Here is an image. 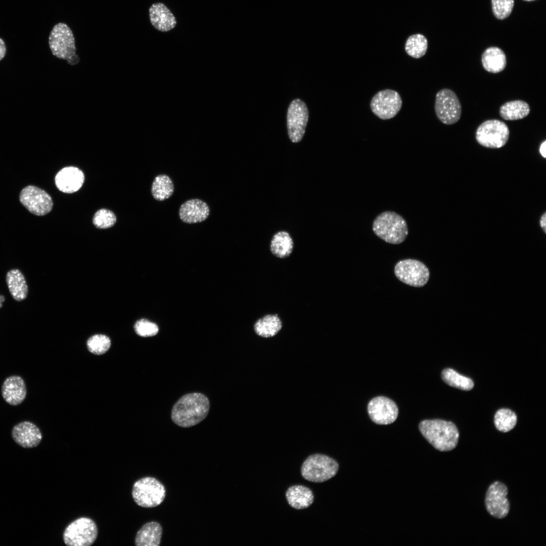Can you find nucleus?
Returning a JSON list of instances; mask_svg holds the SVG:
<instances>
[{
  "instance_id": "5",
  "label": "nucleus",
  "mask_w": 546,
  "mask_h": 546,
  "mask_svg": "<svg viewBox=\"0 0 546 546\" xmlns=\"http://www.w3.org/2000/svg\"><path fill=\"white\" fill-rule=\"evenodd\" d=\"M166 495L163 484L153 477H145L136 481L133 485L132 496L139 506L151 508L160 505Z\"/></svg>"
},
{
  "instance_id": "9",
  "label": "nucleus",
  "mask_w": 546,
  "mask_h": 546,
  "mask_svg": "<svg viewBox=\"0 0 546 546\" xmlns=\"http://www.w3.org/2000/svg\"><path fill=\"white\" fill-rule=\"evenodd\" d=\"M394 272L399 281L414 287L425 286L430 278V271L427 266L414 259L399 261L394 266Z\"/></svg>"
},
{
  "instance_id": "12",
  "label": "nucleus",
  "mask_w": 546,
  "mask_h": 546,
  "mask_svg": "<svg viewBox=\"0 0 546 546\" xmlns=\"http://www.w3.org/2000/svg\"><path fill=\"white\" fill-rule=\"evenodd\" d=\"M402 100L398 92L391 89L382 90L372 98L370 108L379 118L387 120L395 117L402 106Z\"/></svg>"
},
{
  "instance_id": "34",
  "label": "nucleus",
  "mask_w": 546,
  "mask_h": 546,
  "mask_svg": "<svg viewBox=\"0 0 546 546\" xmlns=\"http://www.w3.org/2000/svg\"><path fill=\"white\" fill-rule=\"evenodd\" d=\"M491 3L493 14L499 20L508 18L514 6V0H491Z\"/></svg>"
},
{
  "instance_id": "22",
  "label": "nucleus",
  "mask_w": 546,
  "mask_h": 546,
  "mask_svg": "<svg viewBox=\"0 0 546 546\" xmlns=\"http://www.w3.org/2000/svg\"><path fill=\"white\" fill-rule=\"evenodd\" d=\"M481 63L483 68L486 71L491 73H499L506 67V55L499 48L490 47L483 52Z\"/></svg>"
},
{
  "instance_id": "26",
  "label": "nucleus",
  "mask_w": 546,
  "mask_h": 546,
  "mask_svg": "<svg viewBox=\"0 0 546 546\" xmlns=\"http://www.w3.org/2000/svg\"><path fill=\"white\" fill-rule=\"evenodd\" d=\"M270 250L276 257L285 258L292 253L294 242L290 234L285 231L277 232L272 236L270 243Z\"/></svg>"
},
{
  "instance_id": "23",
  "label": "nucleus",
  "mask_w": 546,
  "mask_h": 546,
  "mask_svg": "<svg viewBox=\"0 0 546 546\" xmlns=\"http://www.w3.org/2000/svg\"><path fill=\"white\" fill-rule=\"evenodd\" d=\"M283 327L281 320L277 314H268L258 319L253 328L258 336L269 338L276 336Z\"/></svg>"
},
{
  "instance_id": "39",
  "label": "nucleus",
  "mask_w": 546,
  "mask_h": 546,
  "mask_svg": "<svg viewBox=\"0 0 546 546\" xmlns=\"http://www.w3.org/2000/svg\"><path fill=\"white\" fill-rule=\"evenodd\" d=\"M5 301V297L4 296L0 295V308L3 306V302Z\"/></svg>"
},
{
  "instance_id": "7",
  "label": "nucleus",
  "mask_w": 546,
  "mask_h": 546,
  "mask_svg": "<svg viewBox=\"0 0 546 546\" xmlns=\"http://www.w3.org/2000/svg\"><path fill=\"white\" fill-rule=\"evenodd\" d=\"M97 536L96 523L90 518L80 517L66 527L63 537L68 546H89L94 543Z\"/></svg>"
},
{
  "instance_id": "11",
  "label": "nucleus",
  "mask_w": 546,
  "mask_h": 546,
  "mask_svg": "<svg viewBox=\"0 0 546 546\" xmlns=\"http://www.w3.org/2000/svg\"><path fill=\"white\" fill-rule=\"evenodd\" d=\"M308 120V110L305 103L299 99L290 103L287 114L288 134L294 143L300 142L305 131Z\"/></svg>"
},
{
  "instance_id": "32",
  "label": "nucleus",
  "mask_w": 546,
  "mask_h": 546,
  "mask_svg": "<svg viewBox=\"0 0 546 546\" xmlns=\"http://www.w3.org/2000/svg\"><path fill=\"white\" fill-rule=\"evenodd\" d=\"M110 338L105 335L96 334L90 337L86 345L88 350L96 355H101L106 352L111 346Z\"/></svg>"
},
{
  "instance_id": "2",
  "label": "nucleus",
  "mask_w": 546,
  "mask_h": 546,
  "mask_svg": "<svg viewBox=\"0 0 546 546\" xmlns=\"http://www.w3.org/2000/svg\"><path fill=\"white\" fill-rule=\"evenodd\" d=\"M419 430L424 438L435 448L448 451L457 445L459 432L451 422L442 420H425L419 424Z\"/></svg>"
},
{
  "instance_id": "36",
  "label": "nucleus",
  "mask_w": 546,
  "mask_h": 546,
  "mask_svg": "<svg viewBox=\"0 0 546 546\" xmlns=\"http://www.w3.org/2000/svg\"><path fill=\"white\" fill-rule=\"evenodd\" d=\"M7 52V48L5 43L4 40L0 38V61H1L5 56Z\"/></svg>"
},
{
  "instance_id": "31",
  "label": "nucleus",
  "mask_w": 546,
  "mask_h": 546,
  "mask_svg": "<svg viewBox=\"0 0 546 546\" xmlns=\"http://www.w3.org/2000/svg\"><path fill=\"white\" fill-rule=\"evenodd\" d=\"M517 421L516 414L508 408L498 410L494 418L496 428L502 432H507L513 429L516 425Z\"/></svg>"
},
{
  "instance_id": "25",
  "label": "nucleus",
  "mask_w": 546,
  "mask_h": 546,
  "mask_svg": "<svg viewBox=\"0 0 546 546\" xmlns=\"http://www.w3.org/2000/svg\"><path fill=\"white\" fill-rule=\"evenodd\" d=\"M6 280L10 293L12 297L17 301L25 299L28 293V286L25 277L18 269L8 271Z\"/></svg>"
},
{
  "instance_id": "19",
  "label": "nucleus",
  "mask_w": 546,
  "mask_h": 546,
  "mask_svg": "<svg viewBox=\"0 0 546 546\" xmlns=\"http://www.w3.org/2000/svg\"><path fill=\"white\" fill-rule=\"evenodd\" d=\"M210 214V209L204 201L193 199L187 200L180 206L179 216L187 223L201 222L206 220Z\"/></svg>"
},
{
  "instance_id": "29",
  "label": "nucleus",
  "mask_w": 546,
  "mask_h": 546,
  "mask_svg": "<svg viewBox=\"0 0 546 546\" xmlns=\"http://www.w3.org/2000/svg\"><path fill=\"white\" fill-rule=\"evenodd\" d=\"M428 49V40L422 34H414L408 36L405 41L404 50L406 54L416 59L423 57Z\"/></svg>"
},
{
  "instance_id": "24",
  "label": "nucleus",
  "mask_w": 546,
  "mask_h": 546,
  "mask_svg": "<svg viewBox=\"0 0 546 546\" xmlns=\"http://www.w3.org/2000/svg\"><path fill=\"white\" fill-rule=\"evenodd\" d=\"M286 496L288 504L296 509H303L309 507L313 502L311 490L303 485H294L286 491Z\"/></svg>"
},
{
  "instance_id": "28",
  "label": "nucleus",
  "mask_w": 546,
  "mask_h": 546,
  "mask_svg": "<svg viewBox=\"0 0 546 546\" xmlns=\"http://www.w3.org/2000/svg\"><path fill=\"white\" fill-rule=\"evenodd\" d=\"M174 188L171 179L167 175L161 174L154 178L152 185L151 193L155 200L164 201L172 195Z\"/></svg>"
},
{
  "instance_id": "20",
  "label": "nucleus",
  "mask_w": 546,
  "mask_h": 546,
  "mask_svg": "<svg viewBox=\"0 0 546 546\" xmlns=\"http://www.w3.org/2000/svg\"><path fill=\"white\" fill-rule=\"evenodd\" d=\"M150 22L154 27L162 32H167L176 25L175 17L163 3L153 4L149 8Z\"/></svg>"
},
{
  "instance_id": "1",
  "label": "nucleus",
  "mask_w": 546,
  "mask_h": 546,
  "mask_svg": "<svg viewBox=\"0 0 546 546\" xmlns=\"http://www.w3.org/2000/svg\"><path fill=\"white\" fill-rule=\"evenodd\" d=\"M210 408L208 397L193 392L183 396L174 404L171 419L177 425L188 428L200 423L207 417Z\"/></svg>"
},
{
  "instance_id": "3",
  "label": "nucleus",
  "mask_w": 546,
  "mask_h": 546,
  "mask_svg": "<svg viewBox=\"0 0 546 546\" xmlns=\"http://www.w3.org/2000/svg\"><path fill=\"white\" fill-rule=\"evenodd\" d=\"M374 234L385 242L392 244L403 243L408 234L407 223L400 214L391 211H384L374 219Z\"/></svg>"
},
{
  "instance_id": "13",
  "label": "nucleus",
  "mask_w": 546,
  "mask_h": 546,
  "mask_svg": "<svg viewBox=\"0 0 546 546\" xmlns=\"http://www.w3.org/2000/svg\"><path fill=\"white\" fill-rule=\"evenodd\" d=\"M19 200L31 213L43 216L49 213L53 206L51 196L44 190L34 186H28L21 192Z\"/></svg>"
},
{
  "instance_id": "8",
  "label": "nucleus",
  "mask_w": 546,
  "mask_h": 546,
  "mask_svg": "<svg viewBox=\"0 0 546 546\" xmlns=\"http://www.w3.org/2000/svg\"><path fill=\"white\" fill-rule=\"evenodd\" d=\"M510 130L503 121L495 119L484 121L477 127L475 138L481 146L490 149H498L508 141Z\"/></svg>"
},
{
  "instance_id": "21",
  "label": "nucleus",
  "mask_w": 546,
  "mask_h": 546,
  "mask_svg": "<svg viewBox=\"0 0 546 546\" xmlns=\"http://www.w3.org/2000/svg\"><path fill=\"white\" fill-rule=\"evenodd\" d=\"M162 534V528L158 522H147L137 532L135 544L136 546H159Z\"/></svg>"
},
{
  "instance_id": "6",
  "label": "nucleus",
  "mask_w": 546,
  "mask_h": 546,
  "mask_svg": "<svg viewBox=\"0 0 546 546\" xmlns=\"http://www.w3.org/2000/svg\"><path fill=\"white\" fill-rule=\"evenodd\" d=\"M338 468V464L334 459L317 453L307 457L302 465L301 473L306 480L321 483L333 477Z\"/></svg>"
},
{
  "instance_id": "4",
  "label": "nucleus",
  "mask_w": 546,
  "mask_h": 546,
  "mask_svg": "<svg viewBox=\"0 0 546 546\" xmlns=\"http://www.w3.org/2000/svg\"><path fill=\"white\" fill-rule=\"evenodd\" d=\"M49 44L53 55L57 58L66 60L71 65L79 62L73 32L66 24L59 23L54 26L49 37Z\"/></svg>"
},
{
  "instance_id": "14",
  "label": "nucleus",
  "mask_w": 546,
  "mask_h": 546,
  "mask_svg": "<svg viewBox=\"0 0 546 546\" xmlns=\"http://www.w3.org/2000/svg\"><path fill=\"white\" fill-rule=\"evenodd\" d=\"M508 489L507 486L499 481L492 483L488 488L485 498V505L488 513L497 519L506 517L510 511V503L507 498Z\"/></svg>"
},
{
  "instance_id": "10",
  "label": "nucleus",
  "mask_w": 546,
  "mask_h": 546,
  "mask_svg": "<svg viewBox=\"0 0 546 546\" xmlns=\"http://www.w3.org/2000/svg\"><path fill=\"white\" fill-rule=\"evenodd\" d=\"M434 109L437 118L446 125L455 124L461 117L460 101L456 93L449 88H443L436 93Z\"/></svg>"
},
{
  "instance_id": "33",
  "label": "nucleus",
  "mask_w": 546,
  "mask_h": 546,
  "mask_svg": "<svg viewBox=\"0 0 546 546\" xmlns=\"http://www.w3.org/2000/svg\"><path fill=\"white\" fill-rule=\"evenodd\" d=\"M116 221V217L114 213L106 209L98 210L93 219L94 225L101 229L111 228L115 224Z\"/></svg>"
},
{
  "instance_id": "30",
  "label": "nucleus",
  "mask_w": 546,
  "mask_h": 546,
  "mask_svg": "<svg viewBox=\"0 0 546 546\" xmlns=\"http://www.w3.org/2000/svg\"><path fill=\"white\" fill-rule=\"evenodd\" d=\"M441 378L447 385L462 390L469 391L474 387V382L471 379L459 374L451 369H444L441 373Z\"/></svg>"
},
{
  "instance_id": "35",
  "label": "nucleus",
  "mask_w": 546,
  "mask_h": 546,
  "mask_svg": "<svg viewBox=\"0 0 546 546\" xmlns=\"http://www.w3.org/2000/svg\"><path fill=\"white\" fill-rule=\"evenodd\" d=\"M134 329L139 336L144 337L155 336L159 331L155 323L146 319L138 321L134 324Z\"/></svg>"
},
{
  "instance_id": "18",
  "label": "nucleus",
  "mask_w": 546,
  "mask_h": 546,
  "mask_svg": "<svg viewBox=\"0 0 546 546\" xmlns=\"http://www.w3.org/2000/svg\"><path fill=\"white\" fill-rule=\"evenodd\" d=\"M2 395L9 404L16 406L25 399L27 389L23 378L17 375L7 377L2 386Z\"/></svg>"
},
{
  "instance_id": "38",
  "label": "nucleus",
  "mask_w": 546,
  "mask_h": 546,
  "mask_svg": "<svg viewBox=\"0 0 546 546\" xmlns=\"http://www.w3.org/2000/svg\"><path fill=\"white\" fill-rule=\"evenodd\" d=\"M546 141L544 140L540 145L539 151L541 155L544 158L546 157Z\"/></svg>"
},
{
  "instance_id": "40",
  "label": "nucleus",
  "mask_w": 546,
  "mask_h": 546,
  "mask_svg": "<svg viewBox=\"0 0 546 546\" xmlns=\"http://www.w3.org/2000/svg\"><path fill=\"white\" fill-rule=\"evenodd\" d=\"M523 1H526V2H531V1H535V0H523Z\"/></svg>"
},
{
  "instance_id": "17",
  "label": "nucleus",
  "mask_w": 546,
  "mask_h": 546,
  "mask_svg": "<svg viewBox=\"0 0 546 546\" xmlns=\"http://www.w3.org/2000/svg\"><path fill=\"white\" fill-rule=\"evenodd\" d=\"M84 175L79 168L66 167L56 174L55 181L57 188L61 192L71 194L77 191L82 187Z\"/></svg>"
},
{
  "instance_id": "37",
  "label": "nucleus",
  "mask_w": 546,
  "mask_h": 546,
  "mask_svg": "<svg viewBox=\"0 0 546 546\" xmlns=\"http://www.w3.org/2000/svg\"><path fill=\"white\" fill-rule=\"evenodd\" d=\"M539 224L541 228L543 230L544 233H546V213L544 212L541 216L539 220Z\"/></svg>"
},
{
  "instance_id": "15",
  "label": "nucleus",
  "mask_w": 546,
  "mask_h": 546,
  "mask_svg": "<svg viewBox=\"0 0 546 546\" xmlns=\"http://www.w3.org/2000/svg\"><path fill=\"white\" fill-rule=\"evenodd\" d=\"M368 412L371 419L379 425H387L396 419L398 410L395 403L385 396H377L370 401Z\"/></svg>"
},
{
  "instance_id": "16",
  "label": "nucleus",
  "mask_w": 546,
  "mask_h": 546,
  "mask_svg": "<svg viewBox=\"0 0 546 546\" xmlns=\"http://www.w3.org/2000/svg\"><path fill=\"white\" fill-rule=\"evenodd\" d=\"M12 437L20 446L30 448L37 446L42 439V434L34 423L25 421L15 425L12 430Z\"/></svg>"
},
{
  "instance_id": "27",
  "label": "nucleus",
  "mask_w": 546,
  "mask_h": 546,
  "mask_svg": "<svg viewBox=\"0 0 546 546\" xmlns=\"http://www.w3.org/2000/svg\"><path fill=\"white\" fill-rule=\"evenodd\" d=\"M530 111L529 104L523 100L507 102L499 108L500 116L506 120H517L527 117Z\"/></svg>"
}]
</instances>
